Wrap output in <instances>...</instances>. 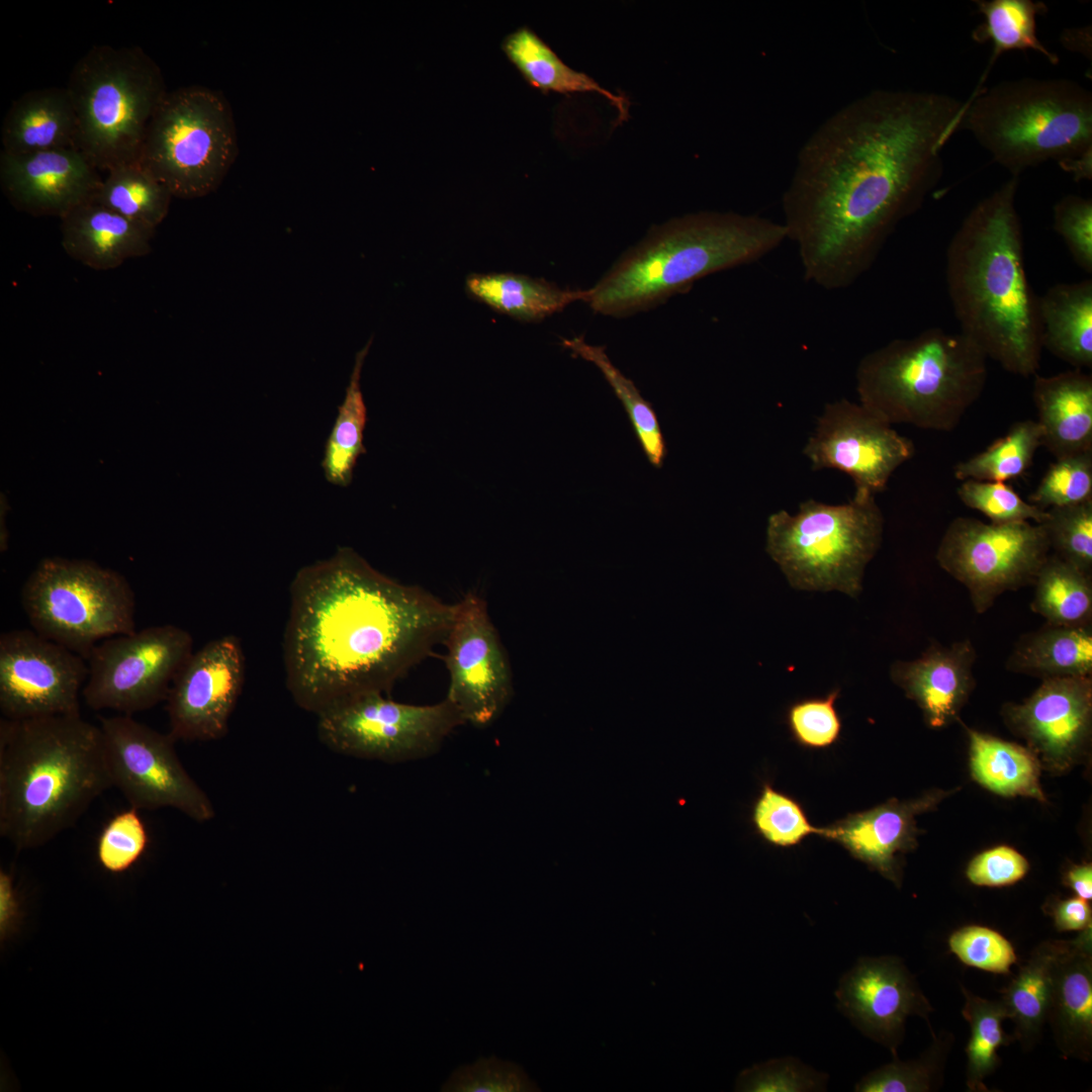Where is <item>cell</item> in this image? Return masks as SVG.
I'll return each mask as SVG.
<instances>
[{
    "label": "cell",
    "instance_id": "cell-1",
    "mask_svg": "<svg viewBox=\"0 0 1092 1092\" xmlns=\"http://www.w3.org/2000/svg\"><path fill=\"white\" fill-rule=\"evenodd\" d=\"M963 107L942 93L879 89L811 133L782 198L806 281L840 290L870 269L938 184L940 152L961 128Z\"/></svg>",
    "mask_w": 1092,
    "mask_h": 1092
},
{
    "label": "cell",
    "instance_id": "cell-2",
    "mask_svg": "<svg viewBox=\"0 0 1092 1092\" xmlns=\"http://www.w3.org/2000/svg\"><path fill=\"white\" fill-rule=\"evenodd\" d=\"M286 689L315 716L367 693L386 694L450 628L454 605L373 568L349 547L301 567L289 586Z\"/></svg>",
    "mask_w": 1092,
    "mask_h": 1092
},
{
    "label": "cell",
    "instance_id": "cell-3",
    "mask_svg": "<svg viewBox=\"0 0 1092 1092\" xmlns=\"http://www.w3.org/2000/svg\"><path fill=\"white\" fill-rule=\"evenodd\" d=\"M1018 185L1011 176L967 214L947 247L945 277L960 332L1005 371L1028 377L1039 368L1042 347L1037 296L1025 272Z\"/></svg>",
    "mask_w": 1092,
    "mask_h": 1092
},
{
    "label": "cell",
    "instance_id": "cell-4",
    "mask_svg": "<svg viewBox=\"0 0 1092 1092\" xmlns=\"http://www.w3.org/2000/svg\"><path fill=\"white\" fill-rule=\"evenodd\" d=\"M112 788L100 726L81 714L0 720V836L46 845Z\"/></svg>",
    "mask_w": 1092,
    "mask_h": 1092
},
{
    "label": "cell",
    "instance_id": "cell-5",
    "mask_svg": "<svg viewBox=\"0 0 1092 1092\" xmlns=\"http://www.w3.org/2000/svg\"><path fill=\"white\" fill-rule=\"evenodd\" d=\"M787 239L782 222L705 211L656 226L586 289L596 313L626 316L654 307L696 281L758 261Z\"/></svg>",
    "mask_w": 1092,
    "mask_h": 1092
},
{
    "label": "cell",
    "instance_id": "cell-6",
    "mask_svg": "<svg viewBox=\"0 0 1092 1092\" xmlns=\"http://www.w3.org/2000/svg\"><path fill=\"white\" fill-rule=\"evenodd\" d=\"M855 378L859 402L890 425L949 432L981 396L987 357L961 332L931 328L866 354Z\"/></svg>",
    "mask_w": 1092,
    "mask_h": 1092
},
{
    "label": "cell",
    "instance_id": "cell-7",
    "mask_svg": "<svg viewBox=\"0 0 1092 1092\" xmlns=\"http://www.w3.org/2000/svg\"><path fill=\"white\" fill-rule=\"evenodd\" d=\"M961 128L1019 177L1092 147V94L1070 79L1004 81L964 101Z\"/></svg>",
    "mask_w": 1092,
    "mask_h": 1092
},
{
    "label": "cell",
    "instance_id": "cell-8",
    "mask_svg": "<svg viewBox=\"0 0 1092 1092\" xmlns=\"http://www.w3.org/2000/svg\"><path fill=\"white\" fill-rule=\"evenodd\" d=\"M77 122L76 149L97 170L139 161L152 117L168 91L140 47H92L66 86Z\"/></svg>",
    "mask_w": 1092,
    "mask_h": 1092
},
{
    "label": "cell",
    "instance_id": "cell-9",
    "mask_svg": "<svg viewBox=\"0 0 1092 1092\" xmlns=\"http://www.w3.org/2000/svg\"><path fill=\"white\" fill-rule=\"evenodd\" d=\"M875 496L853 495L842 505L811 498L796 515L781 510L768 517L766 552L794 588L858 596L884 531Z\"/></svg>",
    "mask_w": 1092,
    "mask_h": 1092
},
{
    "label": "cell",
    "instance_id": "cell-10",
    "mask_svg": "<svg viewBox=\"0 0 1092 1092\" xmlns=\"http://www.w3.org/2000/svg\"><path fill=\"white\" fill-rule=\"evenodd\" d=\"M228 99L193 85L168 92L148 126L139 162L173 197L193 199L217 189L238 156Z\"/></svg>",
    "mask_w": 1092,
    "mask_h": 1092
},
{
    "label": "cell",
    "instance_id": "cell-11",
    "mask_svg": "<svg viewBox=\"0 0 1092 1092\" xmlns=\"http://www.w3.org/2000/svg\"><path fill=\"white\" fill-rule=\"evenodd\" d=\"M20 603L35 632L86 660L102 640L135 630L130 584L90 560H41L24 581Z\"/></svg>",
    "mask_w": 1092,
    "mask_h": 1092
},
{
    "label": "cell",
    "instance_id": "cell-12",
    "mask_svg": "<svg viewBox=\"0 0 1092 1092\" xmlns=\"http://www.w3.org/2000/svg\"><path fill=\"white\" fill-rule=\"evenodd\" d=\"M465 724L445 698L412 705L367 693L316 715L318 740L330 750L386 763L414 761L438 752L444 740Z\"/></svg>",
    "mask_w": 1092,
    "mask_h": 1092
},
{
    "label": "cell",
    "instance_id": "cell-13",
    "mask_svg": "<svg viewBox=\"0 0 1092 1092\" xmlns=\"http://www.w3.org/2000/svg\"><path fill=\"white\" fill-rule=\"evenodd\" d=\"M1050 553L1041 524H987L958 517L946 528L935 558L968 589L974 610L984 614L1005 592L1033 584Z\"/></svg>",
    "mask_w": 1092,
    "mask_h": 1092
},
{
    "label": "cell",
    "instance_id": "cell-14",
    "mask_svg": "<svg viewBox=\"0 0 1092 1092\" xmlns=\"http://www.w3.org/2000/svg\"><path fill=\"white\" fill-rule=\"evenodd\" d=\"M193 653L191 634L162 624L116 635L91 650L82 691L95 711L133 715L165 701L170 687Z\"/></svg>",
    "mask_w": 1092,
    "mask_h": 1092
},
{
    "label": "cell",
    "instance_id": "cell-15",
    "mask_svg": "<svg viewBox=\"0 0 1092 1092\" xmlns=\"http://www.w3.org/2000/svg\"><path fill=\"white\" fill-rule=\"evenodd\" d=\"M112 782L139 811L177 810L198 823L215 817L212 801L180 761L176 739L131 715L100 717Z\"/></svg>",
    "mask_w": 1092,
    "mask_h": 1092
},
{
    "label": "cell",
    "instance_id": "cell-16",
    "mask_svg": "<svg viewBox=\"0 0 1092 1092\" xmlns=\"http://www.w3.org/2000/svg\"><path fill=\"white\" fill-rule=\"evenodd\" d=\"M444 644L449 674L446 699L464 723L491 724L512 698V672L486 602L477 594L468 593L454 604Z\"/></svg>",
    "mask_w": 1092,
    "mask_h": 1092
},
{
    "label": "cell",
    "instance_id": "cell-17",
    "mask_svg": "<svg viewBox=\"0 0 1092 1092\" xmlns=\"http://www.w3.org/2000/svg\"><path fill=\"white\" fill-rule=\"evenodd\" d=\"M87 660L33 629L0 635V711L9 719L80 714Z\"/></svg>",
    "mask_w": 1092,
    "mask_h": 1092
},
{
    "label": "cell",
    "instance_id": "cell-18",
    "mask_svg": "<svg viewBox=\"0 0 1092 1092\" xmlns=\"http://www.w3.org/2000/svg\"><path fill=\"white\" fill-rule=\"evenodd\" d=\"M915 453L900 435L860 402L841 398L825 404L803 454L813 470L837 469L855 486L854 495L883 491L894 471Z\"/></svg>",
    "mask_w": 1092,
    "mask_h": 1092
},
{
    "label": "cell",
    "instance_id": "cell-19",
    "mask_svg": "<svg viewBox=\"0 0 1092 1092\" xmlns=\"http://www.w3.org/2000/svg\"><path fill=\"white\" fill-rule=\"evenodd\" d=\"M245 680L241 639L229 634L193 652L166 698L169 733L178 740L215 741L229 732Z\"/></svg>",
    "mask_w": 1092,
    "mask_h": 1092
},
{
    "label": "cell",
    "instance_id": "cell-20",
    "mask_svg": "<svg viewBox=\"0 0 1092 1092\" xmlns=\"http://www.w3.org/2000/svg\"><path fill=\"white\" fill-rule=\"evenodd\" d=\"M839 1010L866 1036L897 1048L909 1016L929 1024L932 1006L902 960L894 956L860 958L840 979L835 992Z\"/></svg>",
    "mask_w": 1092,
    "mask_h": 1092
},
{
    "label": "cell",
    "instance_id": "cell-21",
    "mask_svg": "<svg viewBox=\"0 0 1092 1092\" xmlns=\"http://www.w3.org/2000/svg\"><path fill=\"white\" fill-rule=\"evenodd\" d=\"M1004 714L1046 764L1063 770L1091 736L1092 677L1042 679L1026 701L1006 707Z\"/></svg>",
    "mask_w": 1092,
    "mask_h": 1092
},
{
    "label": "cell",
    "instance_id": "cell-22",
    "mask_svg": "<svg viewBox=\"0 0 1092 1092\" xmlns=\"http://www.w3.org/2000/svg\"><path fill=\"white\" fill-rule=\"evenodd\" d=\"M102 179L77 149L0 153V185L18 210L63 217L93 199Z\"/></svg>",
    "mask_w": 1092,
    "mask_h": 1092
},
{
    "label": "cell",
    "instance_id": "cell-23",
    "mask_svg": "<svg viewBox=\"0 0 1092 1092\" xmlns=\"http://www.w3.org/2000/svg\"><path fill=\"white\" fill-rule=\"evenodd\" d=\"M944 795L933 792L905 802L891 799L822 827L821 837L840 844L852 857L899 886L901 856L916 845L915 817L930 810Z\"/></svg>",
    "mask_w": 1092,
    "mask_h": 1092
},
{
    "label": "cell",
    "instance_id": "cell-24",
    "mask_svg": "<svg viewBox=\"0 0 1092 1092\" xmlns=\"http://www.w3.org/2000/svg\"><path fill=\"white\" fill-rule=\"evenodd\" d=\"M976 658L970 639L947 646L933 642L920 657L894 662L890 674L921 709L927 725L941 728L958 718L975 688Z\"/></svg>",
    "mask_w": 1092,
    "mask_h": 1092
},
{
    "label": "cell",
    "instance_id": "cell-25",
    "mask_svg": "<svg viewBox=\"0 0 1092 1092\" xmlns=\"http://www.w3.org/2000/svg\"><path fill=\"white\" fill-rule=\"evenodd\" d=\"M1046 1022L1065 1058L1092 1056V926L1057 962Z\"/></svg>",
    "mask_w": 1092,
    "mask_h": 1092
},
{
    "label": "cell",
    "instance_id": "cell-26",
    "mask_svg": "<svg viewBox=\"0 0 1092 1092\" xmlns=\"http://www.w3.org/2000/svg\"><path fill=\"white\" fill-rule=\"evenodd\" d=\"M155 231L94 200L61 217L65 252L95 270L113 269L128 259L146 256Z\"/></svg>",
    "mask_w": 1092,
    "mask_h": 1092
},
{
    "label": "cell",
    "instance_id": "cell-27",
    "mask_svg": "<svg viewBox=\"0 0 1092 1092\" xmlns=\"http://www.w3.org/2000/svg\"><path fill=\"white\" fill-rule=\"evenodd\" d=\"M1032 399L1041 445L1056 458L1092 450V376L1074 369L1036 375Z\"/></svg>",
    "mask_w": 1092,
    "mask_h": 1092
},
{
    "label": "cell",
    "instance_id": "cell-28",
    "mask_svg": "<svg viewBox=\"0 0 1092 1092\" xmlns=\"http://www.w3.org/2000/svg\"><path fill=\"white\" fill-rule=\"evenodd\" d=\"M77 122L66 87L25 92L13 101L2 123V145L9 154L76 149Z\"/></svg>",
    "mask_w": 1092,
    "mask_h": 1092
},
{
    "label": "cell",
    "instance_id": "cell-29",
    "mask_svg": "<svg viewBox=\"0 0 1092 1092\" xmlns=\"http://www.w3.org/2000/svg\"><path fill=\"white\" fill-rule=\"evenodd\" d=\"M1040 344L1075 367H1092V280L1059 283L1037 297Z\"/></svg>",
    "mask_w": 1092,
    "mask_h": 1092
},
{
    "label": "cell",
    "instance_id": "cell-30",
    "mask_svg": "<svg viewBox=\"0 0 1092 1092\" xmlns=\"http://www.w3.org/2000/svg\"><path fill=\"white\" fill-rule=\"evenodd\" d=\"M1073 941L1074 938L1040 942L1001 992V1001L1014 1024V1039L1024 1050L1032 1049L1040 1038L1048 1018L1055 966Z\"/></svg>",
    "mask_w": 1092,
    "mask_h": 1092
},
{
    "label": "cell",
    "instance_id": "cell-31",
    "mask_svg": "<svg viewBox=\"0 0 1092 1092\" xmlns=\"http://www.w3.org/2000/svg\"><path fill=\"white\" fill-rule=\"evenodd\" d=\"M1006 669L1040 677L1092 675V625L1045 624L1022 635L1006 661Z\"/></svg>",
    "mask_w": 1092,
    "mask_h": 1092
},
{
    "label": "cell",
    "instance_id": "cell-32",
    "mask_svg": "<svg viewBox=\"0 0 1092 1092\" xmlns=\"http://www.w3.org/2000/svg\"><path fill=\"white\" fill-rule=\"evenodd\" d=\"M468 294L498 313L535 323L562 311L575 301H585L586 289H562L544 279L514 273L470 274Z\"/></svg>",
    "mask_w": 1092,
    "mask_h": 1092
},
{
    "label": "cell",
    "instance_id": "cell-33",
    "mask_svg": "<svg viewBox=\"0 0 1092 1092\" xmlns=\"http://www.w3.org/2000/svg\"><path fill=\"white\" fill-rule=\"evenodd\" d=\"M502 50L531 86L543 92L561 94L594 92L617 108L621 121L628 118L629 101L624 95L603 88L588 75L567 66L529 27H520L508 34L502 41Z\"/></svg>",
    "mask_w": 1092,
    "mask_h": 1092
},
{
    "label": "cell",
    "instance_id": "cell-34",
    "mask_svg": "<svg viewBox=\"0 0 1092 1092\" xmlns=\"http://www.w3.org/2000/svg\"><path fill=\"white\" fill-rule=\"evenodd\" d=\"M967 732L971 771L978 783L1001 796L1044 801L1039 762L1031 750L969 728Z\"/></svg>",
    "mask_w": 1092,
    "mask_h": 1092
},
{
    "label": "cell",
    "instance_id": "cell-35",
    "mask_svg": "<svg viewBox=\"0 0 1092 1092\" xmlns=\"http://www.w3.org/2000/svg\"><path fill=\"white\" fill-rule=\"evenodd\" d=\"M975 3L978 12L984 16V22L973 30L972 38L979 43L991 41L993 49L989 65L971 96L981 90L990 69L1005 52L1031 50L1043 56L1051 64L1059 63V57L1051 52L1036 34V18L1048 10L1043 2L976 0Z\"/></svg>",
    "mask_w": 1092,
    "mask_h": 1092
},
{
    "label": "cell",
    "instance_id": "cell-36",
    "mask_svg": "<svg viewBox=\"0 0 1092 1092\" xmlns=\"http://www.w3.org/2000/svg\"><path fill=\"white\" fill-rule=\"evenodd\" d=\"M1032 585L1030 609L1046 624L1092 625V575L1050 553Z\"/></svg>",
    "mask_w": 1092,
    "mask_h": 1092
},
{
    "label": "cell",
    "instance_id": "cell-37",
    "mask_svg": "<svg viewBox=\"0 0 1092 1092\" xmlns=\"http://www.w3.org/2000/svg\"><path fill=\"white\" fill-rule=\"evenodd\" d=\"M173 195L139 161L108 171L92 200L156 230L167 216Z\"/></svg>",
    "mask_w": 1092,
    "mask_h": 1092
},
{
    "label": "cell",
    "instance_id": "cell-38",
    "mask_svg": "<svg viewBox=\"0 0 1092 1092\" xmlns=\"http://www.w3.org/2000/svg\"><path fill=\"white\" fill-rule=\"evenodd\" d=\"M371 342L372 340L356 354L344 400L338 408L337 418L325 446L322 467L327 480L338 486H347L351 483L357 460L366 452L363 440L367 408L360 378Z\"/></svg>",
    "mask_w": 1092,
    "mask_h": 1092
},
{
    "label": "cell",
    "instance_id": "cell-39",
    "mask_svg": "<svg viewBox=\"0 0 1092 1092\" xmlns=\"http://www.w3.org/2000/svg\"><path fill=\"white\" fill-rule=\"evenodd\" d=\"M562 346L572 356L593 363L601 371L623 404L647 460L655 468H660L667 455V447L651 403L644 399L634 382L612 363L604 346L590 345L582 337L563 339Z\"/></svg>",
    "mask_w": 1092,
    "mask_h": 1092
},
{
    "label": "cell",
    "instance_id": "cell-40",
    "mask_svg": "<svg viewBox=\"0 0 1092 1092\" xmlns=\"http://www.w3.org/2000/svg\"><path fill=\"white\" fill-rule=\"evenodd\" d=\"M962 991L965 997L962 1014L971 1027L966 1048V1084L970 1091H989L985 1079L1000 1064L997 1052L1014 1040L1002 1027L1008 1013L1001 999L988 1000L964 987Z\"/></svg>",
    "mask_w": 1092,
    "mask_h": 1092
},
{
    "label": "cell",
    "instance_id": "cell-41",
    "mask_svg": "<svg viewBox=\"0 0 1092 1092\" xmlns=\"http://www.w3.org/2000/svg\"><path fill=\"white\" fill-rule=\"evenodd\" d=\"M1042 432L1036 421L1014 423L1006 435L986 450L959 462L953 475L959 480L1006 482L1021 476L1032 464L1041 446Z\"/></svg>",
    "mask_w": 1092,
    "mask_h": 1092
},
{
    "label": "cell",
    "instance_id": "cell-42",
    "mask_svg": "<svg viewBox=\"0 0 1092 1092\" xmlns=\"http://www.w3.org/2000/svg\"><path fill=\"white\" fill-rule=\"evenodd\" d=\"M934 1036L932 1044L918 1059L895 1061L862 1077L854 1087L858 1092H927L942 1079L943 1067L952 1039L950 1034Z\"/></svg>",
    "mask_w": 1092,
    "mask_h": 1092
},
{
    "label": "cell",
    "instance_id": "cell-43",
    "mask_svg": "<svg viewBox=\"0 0 1092 1092\" xmlns=\"http://www.w3.org/2000/svg\"><path fill=\"white\" fill-rule=\"evenodd\" d=\"M755 832L777 847H793L812 834L821 837L823 828L814 826L802 805L793 797L764 783L751 809Z\"/></svg>",
    "mask_w": 1092,
    "mask_h": 1092
},
{
    "label": "cell",
    "instance_id": "cell-44",
    "mask_svg": "<svg viewBox=\"0 0 1092 1092\" xmlns=\"http://www.w3.org/2000/svg\"><path fill=\"white\" fill-rule=\"evenodd\" d=\"M1041 524L1053 554L1092 574V498L1084 503L1046 510Z\"/></svg>",
    "mask_w": 1092,
    "mask_h": 1092
},
{
    "label": "cell",
    "instance_id": "cell-45",
    "mask_svg": "<svg viewBox=\"0 0 1092 1092\" xmlns=\"http://www.w3.org/2000/svg\"><path fill=\"white\" fill-rule=\"evenodd\" d=\"M1091 498L1092 450L1056 459L1029 494L1028 502L1049 510Z\"/></svg>",
    "mask_w": 1092,
    "mask_h": 1092
},
{
    "label": "cell",
    "instance_id": "cell-46",
    "mask_svg": "<svg viewBox=\"0 0 1092 1092\" xmlns=\"http://www.w3.org/2000/svg\"><path fill=\"white\" fill-rule=\"evenodd\" d=\"M840 690L804 698L789 706L786 721L792 738L808 749H826L837 743L842 720L836 709Z\"/></svg>",
    "mask_w": 1092,
    "mask_h": 1092
},
{
    "label": "cell",
    "instance_id": "cell-47",
    "mask_svg": "<svg viewBox=\"0 0 1092 1092\" xmlns=\"http://www.w3.org/2000/svg\"><path fill=\"white\" fill-rule=\"evenodd\" d=\"M957 493L965 506L982 513L993 524H1042L1048 517L1046 510L1021 498L1006 482L966 479Z\"/></svg>",
    "mask_w": 1092,
    "mask_h": 1092
},
{
    "label": "cell",
    "instance_id": "cell-48",
    "mask_svg": "<svg viewBox=\"0 0 1092 1092\" xmlns=\"http://www.w3.org/2000/svg\"><path fill=\"white\" fill-rule=\"evenodd\" d=\"M826 1073L818 1072L798 1059H772L743 1070L735 1083L736 1091L744 1092H808L825 1091Z\"/></svg>",
    "mask_w": 1092,
    "mask_h": 1092
},
{
    "label": "cell",
    "instance_id": "cell-49",
    "mask_svg": "<svg viewBox=\"0 0 1092 1092\" xmlns=\"http://www.w3.org/2000/svg\"><path fill=\"white\" fill-rule=\"evenodd\" d=\"M444 1092H536L538 1085L518 1064L495 1056L459 1066L442 1085Z\"/></svg>",
    "mask_w": 1092,
    "mask_h": 1092
},
{
    "label": "cell",
    "instance_id": "cell-50",
    "mask_svg": "<svg viewBox=\"0 0 1092 1092\" xmlns=\"http://www.w3.org/2000/svg\"><path fill=\"white\" fill-rule=\"evenodd\" d=\"M949 950L966 966L998 975H1010L1017 963L1012 943L1000 932L984 925H965L947 940Z\"/></svg>",
    "mask_w": 1092,
    "mask_h": 1092
},
{
    "label": "cell",
    "instance_id": "cell-51",
    "mask_svg": "<svg viewBox=\"0 0 1092 1092\" xmlns=\"http://www.w3.org/2000/svg\"><path fill=\"white\" fill-rule=\"evenodd\" d=\"M148 843V832L139 810L129 807L114 815L102 829L97 842V857L104 870L112 874L123 873L141 858Z\"/></svg>",
    "mask_w": 1092,
    "mask_h": 1092
},
{
    "label": "cell",
    "instance_id": "cell-52",
    "mask_svg": "<svg viewBox=\"0 0 1092 1092\" xmlns=\"http://www.w3.org/2000/svg\"><path fill=\"white\" fill-rule=\"evenodd\" d=\"M1054 230L1075 263L1092 273V200L1074 194L1061 198L1054 206Z\"/></svg>",
    "mask_w": 1092,
    "mask_h": 1092
},
{
    "label": "cell",
    "instance_id": "cell-53",
    "mask_svg": "<svg viewBox=\"0 0 1092 1092\" xmlns=\"http://www.w3.org/2000/svg\"><path fill=\"white\" fill-rule=\"evenodd\" d=\"M1029 870L1027 859L1009 846H997L976 855L968 864L966 876L977 886L1004 887L1017 883Z\"/></svg>",
    "mask_w": 1092,
    "mask_h": 1092
},
{
    "label": "cell",
    "instance_id": "cell-54",
    "mask_svg": "<svg viewBox=\"0 0 1092 1092\" xmlns=\"http://www.w3.org/2000/svg\"><path fill=\"white\" fill-rule=\"evenodd\" d=\"M1050 914L1059 931H1082L1092 926L1091 906L1078 896L1054 902Z\"/></svg>",
    "mask_w": 1092,
    "mask_h": 1092
},
{
    "label": "cell",
    "instance_id": "cell-55",
    "mask_svg": "<svg viewBox=\"0 0 1092 1092\" xmlns=\"http://www.w3.org/2000/svg\"><path fill=\"white\" fill-rule=\"evenodd\" d=\"M21 901L12 874L0 871V929L6 937L19 924Z\"/></svg>",
    "mask_w": 1092,
    "mask_h": 1092
},
{
    "label": "cell",
    "instance_id": "cell-56",
    "mask_svg": "<svg viewBox=\"0 0 1092 1092\" xmlns=\"http://www.w3.org/2000/svg\"><path fill=\"white\" fill-rule=\"evenodd\" d=\"M1091 26L1072 27L1063 29L1060 35L1062 46L1073 53H1078L1091 61L1092 37Z\"/></svg>",
    "mask_w": 1092,
    "mask_h": 1092
},
{
    "label": "cell",
    "instance_id": "cell-57",
    "mask_svg": "<svg viewBox=\"0 0 1092 1092\" xmlns=\"http://www.w3.org/2000/svg\"><path fill=\"white\" fill-rule=\"evenodd\" d=\"M1065 883L1078 897L1085 900L1092 898V866L1091 863L1073 866L1065 875Z\"/></svg>",
    "mask_w": 1092,
    "mask_h": 1092
},
{
    "label": "cell",
    "instance_id": "cell-58",
    "mask_svg": "<svg viewBox=\"0 0 1092 1092\" xmlns=\"http://www.w3.org/2000/svg\"><path fill=\"white\" fill-rule=\"evenodd\" d=\"M1062 170L1071 174L1074 181L1092 179V147L1082 153L1058 161Z\"/></svg>",
    "mask_w": 1092,
    "mask_h": 1092
}]
</instances>
